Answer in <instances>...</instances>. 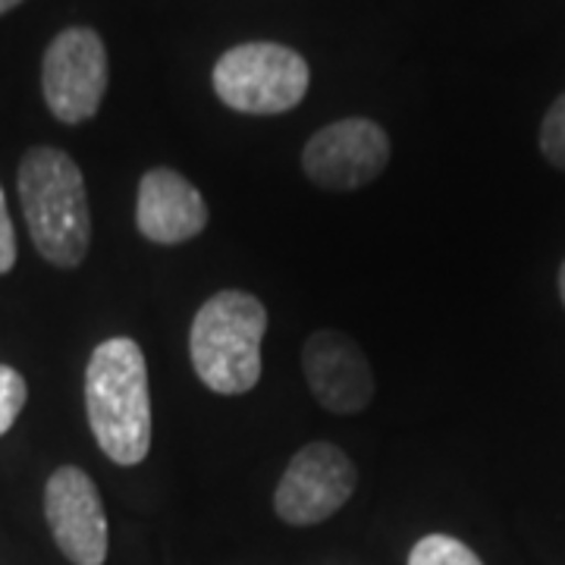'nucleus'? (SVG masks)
<instances>
[{
    "label": "nucleus",
    "mask_w": 565,
    "mask_h": 565,
    "mask_svg": "<svg viewBox=\"0 0 565 565\" xmlns=\"http://www.w3.org/2000/svg\"><path fill=\"white\" fill-rule=\"evenodd\" d=\"M559 296H563V305H565V262L559 267Z\"/></svg>",
    "instance_id": "16"
},
{
    "label": "nucleus",
    "mask_w": 565,
    "mask_h": 565,
    "mask_svg": "<svg viewBox=\"0 0 565 565\" xmlns=\"http://www.w3.org/2000/svg\"><path fill=\"white\" fill-rule=\"evenodd\" d=\"M355 484L359 471L340 446L308 444L286 465L274 493V512L292 527L321 525L349 503Z\"/></svg>",
    "instance_id": "6"
},
{
    "label": "nucleus",
    "mask_w": 565,
    "mask_h": 565,
    "mask_svg": "<svg viewBox=\"0 0 565 565\" xmlns=\"http://www.w3.org/2000/svg\"><path fill=\"white\" fill-rule=\"evenodd\" d=\"M211 79L230 110L274 117L302 104L311 73L299 51L277 41H248L223 51Z\"/></svg>",
    "instance_id": "4"
},
{
    "label": "nucleus",
    "mask_w": 565,
    "mask_h": 565,
    "mask_svg": "<svg viewBox=\"0 0 565 565\" xmlns=\"http://www.w3.org/2000/svg\"><path fill=\"white\" fill-rule=\"evenodd\" d=\"M107 47L88 25L63 29L47 44L41 63V92L47 110L66 126H79L98 114L107 92Z\"/></svg>",
    "instance_id": "5"
},
{
    "label": "nucleus",
    "mask_w": 565,
    "mask_h": 565,
    "mask_svg": "<svg viewBox=\"0 0 565 565\" xmlns=\"http://www.w3.org/2000/svg\"><path fill=\"white\" fill-rule=\"evenodd\" d=\"M267 308L243 289H223L199 308L189 330L192 367L207 390L243 396L262 381Z\"/></svg>",
    "instance_id": "3"
},
{
    "label": "nucleus",
    "mask_w": 565,
    "mask_h": 565,
    "mask_svg": "<svg viewBox=\"0 0 565 565\" xmlns=\"http://www.w3.org/2000/svg\"><path fill=\"white\" fill-rule=\"evenodd\" d=\"M408 565H484L478 553L459 537L449 534H427L408 553Z\"/></svg>",
    "instance_id": "11"
},
{
    "label": "nucleus",
    "mask_w": 565,
    "mask_h": 565,
    "mask_svg": "<svg viewBox=\"0 0 565 565\" xmlns=\"http://www.w3.org/2000/svg\"><path fill=\"white\" fill-rule=\"evenodd\" d=\"M390 163V136L384 126L349 117L318 129L302 151L308 180L330 192H352L374 182Z\"/></svg>",
    "instance_id": "7"
},
{
    "label": "nucleus",
    "mask_w": 565,
    "mask_h": 565,
    "mask_svg": "<svg viewBox=\"0 0 565 565\" xmlns=\"http://www.w3.org/2000/svg\"><path fill=\"white\" fill-rule=\"evenodd\" d=\"M85 415L102 452L117 465H139L151 449V396L141 345L104 340L85 367Z\"/></svg>",
    "instance_id": "1"
},
{
    "label": "nucleus",
    "mask_w": 565,
    "mask_h": 565,
    "mask_svg": "<svg viewBox=\"0 0 565 565\" xmlns=\"http://www.w3.org/2000/svg\"><path fill=\"white\" fill-rule=\"evenodd\" d=\"M22 214L44 262L73 270L92 245V207L79 163L61 148H29L20 163Z\"/></svg>",
    "instance_id": "2"
},
{
    "label": "nucleus",
    "mask_w": 565,
    "mask_h": 565,
    "mask_svg": "<svg viewBox=\"0 0 565 565\" xmlns=\"http://www.w3.org/2000/svg\"><path fill=\"white\" fill-rule=\"evenodd\" d=\"M13 264H17V230H13L7 199H3V189H0V274H10Z\"/></svg>",
    "instance_id": "14"
},
{
    "label": "nucleus",
    "mask_w": 565,
    "mask_h": 565,
    "mask_svg": "<svg viewBox=\"0 0 565 565\" xmlns=\"http://www.w3.org/2000/svg\"><path fill=\"white\" fill-rule=\"evenodd\" d=\"M22 0H0V17H3V13H10V10H13V7H20Z\"/></svg>",
    "instance_id": "15"
},
{
    "label": "nucleus",
    "mask_w": 565,
    "mask_h": 565,
    "mask_svg": "<svg viewBox=\"0 0 565 565\" xmlns=\"http://www.w3.org/2000/svg\"><path fill=\"white\" fill-rule=\"evenodd\" d=\"M44 519L54 544L73 565H104L107 559V512L95 481L76 468L61 465L44 487Z\"/></svg>",
    "instance_id": "8"
},
{
    "label": "nucleus",
    "mask_w": 565,
    "mask_h": 565,
    "mask_svg": "<svg viewBox=\"0 0 565 565\" xmlns=\"http://www.w3.org/2000/svg\"><path fill=\"white\" fill-rule=\"evenodd\" d=\"M541 151L553 167L565 170V95H559L546 110L544 126H541Z\"/></svg>",
    "instance_id": "13"
},
{
    "label": "nucleus",
    "mask_w": 565,
    "mask_h": 565,
    "mask_svg": "<svg viewBox=\"0 0 565 565\" xmlns=\"http://www.w3.org/2000/svg\"><path fill=\"white\" fill-rule=\"evenodd\" d=\"M25 396H29L25 377H22L17 367L0 364V437H3L22 415Z\"/></svg>",
    "instance_id": "12"
},
{
    "label": "nucleus",
    "mask_w": 565,
    "mask_h": 565,
    "mask_svg": "<svg viewBox=\"0 0 565 565\" xmlns=\"http://www.w3.org/2000/svg\"><path fill=\"white\" fill-rule=\"evenodd\" d=\"M311 396L333 415H359L374 399V371L362 345L340 330H315L302 349Z\"/></svg>",
    "instance_id": "9"
},
{
    "label": "nucleus",
    "mask_w": 565,
    "mask_h": 565,
    "mask_svg": "<svg viewBox=\"0 0 565 565\" xmlns=\"http://www.w3.org/2000/svg\"><path fill=\"white\" fill-rule=\"evenodd\" d=\"M136 226L148 243L182 245L207 226V204L182 173L154 167L139 180Z\"/></svg>",
    "instance_id": "10"
}]
</instances>
